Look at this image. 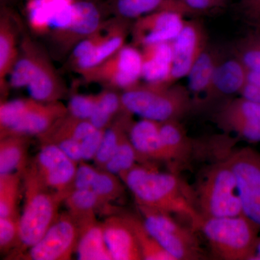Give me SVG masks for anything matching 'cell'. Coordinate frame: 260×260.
<instances>
[{
  "label": "cell",
  "mask_w": 260,
  "mask_h": 260,
  "mask_svg": "<svg viewBox=\"0 0 260 260\" xmlns=\"http://www.w3.org/2000/svg\"><path fill=\"white\" fill-rule=\"evenodd\" d=\"M100 23V14L95 5L90 2L73 3V20L70 30L80 34H93Z\"/></svg>",
  "instance_id": "28"
},
{
  "label": "cell",
  "mask_w": 260,
  "mask_h": 260,
  "mask_svg": "<svg viewBox=\"0 0 260 260\" xmlns=\"http://www.w3.org/2000/svg\"><path fill=\"white\" fill-rule=\"evenodd\" d=\"M121 107V97L112 92L103 93L97 97L96 105L89 120L96 129H106Z\"/></svg>",
  "instance_id": "32"
},
{
  "label": "cell",
  "mask_w": 260,
  "mask_h": 260,
  "mask_svg": "<svg viewBox=\"0 0 260 260\" xmlns=\"http://www.w3.org/2000/svg\"><path fill=\"white\" fill-rule=\"evenodd\" d=\"M80 260H112L102 223L94 221L81 229L76 249Z\"/></svg>",
  "instance_id": "21"
},
{
  "label": "cell",
  "mask_w": 260,
  "mask_h": 260,
  "mask_svg": "<svg viewBox=\"0 0 260 260\" xmlns=\"http://www.w3.org/2000/svg\"><path fill=\"white\" fill-rule=\"evenodd\" d=\"M140 159L134 146L130 141L129 135H126L116 151L109 159L104 170L120 176L135 167L137 160Z\"/></svg>",
  "instance_id": "31"
},
{
  "label": "cell",
  "mask_w": 260,
  "mask_h": 260,
  "mask_svg": "<svg viewBox=\"0 0 260 260\" xmlns=\"http://www.w3.org/2000/svg\"><path fill=\"white\" fill-rule=\"evenodd\" d=\"M13 44L9 34L2 30L0 36V71L4 76L13 59Z\"/></svg>",
  "instance_id": "43"
},
{
  "label": "cell",
  "mask_w": 260,
  "mask_h": 260,
  "mask_svg": "<svg viewBox=\"0 0 260 260\" xmlns=\"http://www.w3.org/2000/svg\"><path fill=\"white\" fill-rule=\"evenodd\" d=\"M128 135L140 160L171 164L160 138L158 121L143 119L131 124Z\"/></svg>",
  "instance_id": "16"
},
{
  "label": "cell",
  "mask_w": 260,
  "mask_h": 260,
  "mask_svg": "<svg viewBox=\"0 0 260 260\" xmlns=\"http://www.w3.org/2000/svg\"><path fill=\"white\" fill-rule=\"evenodd\" d=\"M124 38L121 35L116 36L108 39L102 44L95 46L93 50L88 55L78 59V65L83 70L90 69L100 64L104 59L120 49Z\"/></svg>",
  "instance_id": "34"
},
{
  "label": "cell",
  "mask_w": 260,
  "mask_h": 260,
  "mask_svg": "<svg viewBox=\"0 0 260 260\" xmlns=\"http://www.w3.org/2000/svg\"><path fill=\"white\" fill-rule=\"evenodd\" d=\"M223 55L217 48L212 47L208 44L203 54L198 58V60L193 65L189 74V90L191 93L198 97L201 94H205L208 88L215 70L221 59Z\"/></svg>",
  "instance_id": "19"
},
{
  "label": "cell",
  "mask_w": 260,
  "mask_h": 260,
  "mask_svg": "<svg viewBox=\"0 0 260 260\" xmlns=\"http://www.w3.org/2000/svg\"><path fill=\"white\" fill-rule=\"evenodd\" d=\"M95 44L91 40H85L83 42L79 43L76 47L75 48L74 54L75 57L77 59H79L80 58H83L84 56L88 55L93 50L94 48L95 47Z\"/></svg>",
  "instance_id": "46"
},
{
  "label": "cell",
  "mask_w": 260,
  "mask_h": 260,
  "mask_svg": "<svg viewBox=\"0 0 260 260\" xmlns=\"http://www.w3.org/2000/svg\"><path fill=\"white\" fill-rule=\"evenodd\" d=\"M189 15L206 13L225 6L230 0H181Z\"/></svg>",
  "instance_id": "42"
},
{
  "label": "cell",
  "mask_w": 260,
  "mask_h": 260,
  "mask_svg": "<svg viewBox=\"0 0 260 260\" xmlns=\"http://www.w3.org/2000/svg\"><path fill=\"white\" fill-rule=\"evenodd\" d=\"M237 9L243 21L252 29L260 30V0H240Z\"/></svg>",
  "instance_id": "39"
},
{
  "label": "cell",
  "mask_w": 260,
  "mask_h": 260,
  "mask_svg": "<svg viewBox=\"0 0 260 260\" xmlns=\"http://www.w3.org/2000/svg\"><path fill=\"white\" fill-rule=\"evenodd\" d=\"M225 158L237 181L242 214L260 229V153L246 147Z\"/></svg>",
  "instance_id": "7"
},
{
  "label": "cell",
  "mask_w": 260,
  "mask_h": 260,
  "mask_svg": "<svg viewBox=\"0 0 260 260\" xmlns=\"http://www.w3.org/2000/svg\"><path fill=\"white\" fill-rule=\"evenodd\" d=\"M219 127L250 143H260V104L240 96L224 102L214 114Z\"/></svg>",
  "instance_id": "10"
},
{
  "label": "cell",
  "mask_w": 260,
  "mask_h": 260,
  "mask_svg": "<svg viewBox=\"0 0 260 260\" xmlns=\"http://www.w3.org/2000/svg\"><path fill=\"white\" fill-rule=\"evenodd\" d=\"M98 171L99 169H95L91 166L85 164L84 160L80 162L78 164L76 174H75L73 190L91 189L93 181L96 177Z\"/></svg>",
  "instance_id": "40"
},
{
  "label": "cell",
  "mask_w": 260,
  "mask_h": 260,
  "mask_svg": "<svg viewBox=\"0 0 260 260\" xmlns=\"http://www.w3.org/2000/svg\"><path fill=\"white\" fill-rule=\"evenodd\" d=\"M131 124L129 120L124 118V121L106 129L102 144L93 159L98 169H104L109 159L120 145L124 137L127 135L126 131L129 130Z\"/></svg>",
  "instance_id": "29"
},
{
  "label": "cell",
  "mask_w": 260,
  "mask_h": 260,
  "mask_svg": "<svg viewBox=\"0 0 260 260\" xmlns=\"http://www.w3.org/2000/svg\"><path fill=\"white\" fill-rule=\"evenodd\" d=\"M102 224L104 237L113 259H143L134 233L123 215H113Z\"/></svg>",
  "instance_id": "14"
},
{
  "label": "cell",
  "mask_w": 260,
  "mask_h": 260,
  "mask_svg": "<svg viewBox=\"0 0 260 260\" xmlns=\"http://www.w3.org/2000/svg\"><path fill=\"white\" fill-rule=\"evenodd\" d=\"M22 172L0 174V218H19Z\"/></svg>",
  "instance_id": "26"
},
{
  "label": "cell",
  "mask_w": 260,
  "mask_h": 260,
  "mask_svg": "<svg viewBox=\"0 0 260 260\" xmlns=\"http://www.w3.org/2000/svg\"><path fill=\"white\" fill-rule=\"evenodd\" d=\"M122 183L116 174L104 169H99L91 189L99 197L104 207L120 198L124 193Z\"/></svg>",
  "instance_id": "30"
},
{
  "label": "cell",
  "mask_w": 260,
  "mask_h": 260,
  "mask_svg": "<svg viewBox=\"0 0 260 260\" xmlns=\"http://www.w3.org/2000/svg\"><path fill=\"white\" fill-rule=\"evenodd\" d=\"M249 70L236 56L224 58L219 63L208 90L205 102L240 93L248 82Z\"/></svg>",
  "instance_id": "13"
},
{
  "label": "cell",
  "mask_w": 260,
  "mask_h": 260,
  "mask_svg": "<svg viewBox=\"0 0 260 260\" xmlns=\"http://www.w3.org/2000/svg\"><path fill=\"white\" fill-rule=\"evenodd\" d=\"M126 112L158 122L179 120L194 106L189 88L181 85L135 87L121 96Z\"/></svg>",
  "instance_id": "3"
},
{
  "label": "cell",
  "mask_w": 260,
  "mask_h": 260,
  "mask_svg": "<svg viewBox=\"0 0 260 260\" xmlns=\"http://www.w3.org/2000/svg\"><path fill=\"white\" fill-rule=\"evenodd\" d=\"M143 64V54L136 49L132 47L122 48L116 58L113 76L114 83L126 90L135 88L142 77Z\"/></svg>",
  "instance_id": "22"
},
{
  "label": "cell",
  "mask_w": 260,
  "mask_h": 260,
  "mask_svg": "<svg viewBox=\"0 0 260 260\" xmlns=\"http://www.w3.org/2000/svg\"><path fill=\"white\" fill-rule=\"evenodd\" d=\"M194 193L195 206L201 217L224 218L242 215L237 181L225 158L206 169Z\"/></svg>",
  "instance_id": "5"
},
{
  "label": "cell",
  "mask_w": 260,
  "mask_h": 260,
  "mask_svg": "<svg viewBox=\"0 0 260 260\" xmlns=\"http://www.w3.org/2000/svg\"><path fill=\"white\" fill-rule=\"evenodd\" d=\"M172 44L173 64L169 85L187 76L193 65L208 47V34L204 24L198 20H186Z\"/></svg>",
  "instance_id": "11"
},
{
  "label": "cell",
  "mask_w": 260,
  "mask_h": 260,
  "mask_svg": "<svg viewBox=\"0 0 260 260\" xmlns=\"http://www.w3.org/2000/svg\"><path fill=\"white\" fill-rule=\"evenodd\" d=\"M32 165L44 184L64 201L73 191L78 164L57 145L46 143L42 144Z\"/></svg>",
  "instance_id": "9"
},
{
  "label": "cell",
  "mask_w": 260,
  "mask_h": 260,
  "mask_svg": "<svg viewBox=\"0 0 260 260\" xmlns=\"http://www.w3.org/2000/svg\"><path fill=\"white\" fill-rule=\"evenodd\" d=\"M52 144L57 145L70 159L77 164H79L83 161L81 142L73 139H61L56 140Z\"/></svg>",
  "instance_id": "44"
},
{
  "label": "cell",
  "mask_w": 260,
  "mask_h": 260,
  "mask_svg": "<svg viewBox=\"0 0 260 260\" xmlns=\"http://www.w3.org/2000/svg\"><path fill=\"white\" fill-rule=\"evenodd\" d=\"M106 129H96L81 141L83 160H93L99 151Z\"/></svg>",
  "instance_id": "41"
},
{
  "label": "cell",
  "mask_w": 260,
  "mask_h": 260,
  "mask_svg": "<svg viewBox=\"0 0 260 260\" xmlns=\"http://www.w3.org/2000/svg\"><path fill=\"white\" fill-rule=\"evenodd\" d=\"M35 100H17L3 103L0 107L1 138H4L31 107Z\"/></svg>",
  "instance_id": "33"
},
{
  "label": "cell",
  "mask_w": 260,
  "mask_h": 260,
  "mask_svg": "<svg viewBox=\"0 0 260 260\" xmlns=\"http://www.w3.org/2000/svg\"><path fill=\"white\" fill-rule=\"evenodd\" d=\"M28 90L32 99L38 102H51L55 98V85L52 78L41 67L28 84Z\"/></svg>",
  "instance_id": "35"
},
{
  "label": "cell",
  "mask_w": 260,
  "mask_h": 260,
  "mask_svg": "<svg viewBox=\"0 0 260 260\" xmlns=\"http://www.w3.org/2000/svg\"><path fill=\"white\" fill-rule=\"evenodd\" d=\"M239 95L252 102L260 104V86L248 81L242 89Z\"/></svg>",
  "instance_id": "45"
},
{
  "label": "cell",
  "mask_w": 260,
  "mask_h": 260,
  "mask_svg": "<svg viewBox=\"0 0 260 260\" xmlns=\"http://www.w3.org/2000/svg\"><path fill=\"white\" fill-rule=\"evenodd\" d=\"M39 65L31 59H22L15 64L10 76V84L14 88L28 86Z\"/></svg>",
  "instance_id": "37"
},
{
  "label": "cell",
  "mask_w": 260,
  "mask_h": 260,
  "mask_svg": "<svg viewBox=\"0 0 260 260\" xmlns=\"http://www.w3.org/2000/svg\"><path fill=\"white\" fill-rule=\"evenodd\" d=\"M250 259L260 260V237H258L256 240L255 246H254V251H253L252 255Z\"/></svg>",
  "instance_id": "48"
},
{
  "label": "cell",
  "mask_w": 260,
  "mask_h": 260,
  "mask_svg": "<svg viewBox=\"0 0 260 260\" xmlns=\"http://www.w3.org/2000/svg\"><path fill=\"white\" fill-rule=\"evenodd\" d=\"M122 215L134 233L143 259L174 260V258L162 249V246L149 233L143 220L132 214H124Z\"/></svg>",
  "instance_id": "25"
},
{
  "label": "cell",
  "mask_w": 260,
  "mask_h": 260,
  "mask_svg": "<svg viewBox=\"0 0 260 260\" xmlns=\"http://www.w3.org/2000/svg\"><path fill=\"white\" fill-rule=\"evenodd\" d=\"M149 233L174 260L201 259L203 251L194 229L178 223L172 214L148 207L139 206Z\"/></svg>",
  "instance_id": "6"
},
{
  "label": "cell",
  "mask_w": 260,
  "mask_h": 260,
  "mask_svg": "<svg viewBox=\"0 0 260 260\" xmlns=\"http://www.w3.org/2000/svg\"><path fill=\"white\" fill-rule=\"evenodd\" d=\"M96 102L97 97L75 95L70 102V114L76 119L89 120L95 109Z\"/></svg>",
  "instance_id": "38"
},
{
  "label": "cell",
  "mask_w": 260,
  "mask_h": 260,
  "mask_svg": "<svg viewBox=\"0 0 260 260\" xmlns=\"http://www.w3.org/2000/svg\"><path fill=\"white\" fill-rule=\"evenodd\" d=\"M19 218H0V249L9 252L20 244Z\"/></svg>",
  "instance_id": "36"
},
{
  "label": "cell",
  "mask_w": 260,
  "mask_h": 260,
  "mask_svg": "<svg viewBox=\"0 0 260 260\" xmlns=\"http://www.w3.org/2000/svg\"><path fill=\"white\" fill-rule=\"evenodd\" d=\"M248 81L256 84L260 86V73L249 71L248 73Z\"/></svg>",
  "instance_id": "47"
},
{
  "label": "cell",
  "mask_w": 260,
  "mask_h": 260,
  "mask_svg": "<svg viewBox=\"0 0 260 260\" xmlns=\"http://www.w3.org/2000/svg\"><path fill=\"white\" fill-rule=\"evenodd\" d=\"M68 213L82 228L96 221L97 210L104 208L99 197L91 189H74L64 200Z\"/></svg>",
  "instance_id": "23"
},
{
  "label": "cell",
  "mask_w": 260,
  "mask_h": 260,
  "mask_svg": "<svg viewBox=\"0 0 260 260\" xmlns=\"http://www.w3.org/2000/svg\"><path fill=\"white\" fill-rule=\"evenodd\" d=\"M65 113L66 109L60 104L44 105L35 101L4 138L10 135L42 136L55 125L56 122L64 116Z\"/></svg>",
  "instance_id": "15"
},
{
  "label": "cell",
  "mask_w": 260,
  "mask_h": 260,
  "mask_svg": "<svg viewBox=\"0 0 260 260\" xmlns=\"http://www.w3.org/2000/svg\"><path fill=\"white\" fill-rule=\"evenodd\" d=\"M159 131L171 164L177 167L189 161L194 144L180 121L174 119L159 122Z\"/></svg>",
  "instance_id": "18"
},
{
  "label": "cell",
  "mask_w": 260,
  "mask_h": 260,
  "mask_svg": "<svg viewBox=\"0 0 260 260\" xmlns=\"http://www.w3.org/2000/svg\"><path fill=\"white\" fill-rule=\"evenodd\" d=\"M24 194L23 210L19 218L20 244L18 254L37 244L59 217L62 199L51 190L38 175L34 166L22 172Z\"/></svg>",
  "instance_id": "2"
},
{
  "label": "cell",
  "mask_w": 260,
  "mask_h": 260,
  "mask_svg": "<svg viewBox=\"0 0 260 260\" xmlns=\"http://www.w3.org/2000/svg\"><path fill=\"white\" fill-rule=\"evenodd\" d=\"M184 15L172 10H159L145 15L135 25V38L144 47L172 42L185 23Z\"/></svg>",
  "instance_id": "12"
},
{
  "label": "cell",
  "mask_w": 260,
  "mask_h": 260,
  "mask_svg": "<svg viewBox=\"0 0 260 260\" xmlns=\"http://www.w3.org/2000/svg\"><path fill=\"white\" fill-rule=\"evenodd\" d=\"M197 230L204 236L214 256L224 260L250 259L259 228L245 215L204 218Z\"/></svg>",
  "instance_id": "4"
},
{
  "label": "cell",
  "mask_w": 260,
  "mask_h": 260,
  "mask_svg": "<svg viewBox=\"0 0 260 260\" xmlns=\"http://www.w3.org/2000/svg\"><path fill=\"white\" fill-rule=\"evenodd\" d=\"M232 54L249 71L260 73V30L252 29L234 43Z\"/></svg>",
  "instance_id": "27"
},
{
  "label": "cell",
  "mask_w": 260,
  "mask_h": 260,
  "mask_svg": "<svg viewBox=\"0 0 260 260\" xmlns=\"http://www.w3.org/2000/svg\"><path fill=\"white\" fill-rule=\"evenodd\" d=\"M143 54L142 78L148 85L167 86L172 73L173 48L172 42L159 43L145 47Z\"/></svg>",
  "instance_id": "17"
},
{
  "label": "cell",
  "mask_w": 260,
  "mask_h": 260,
  "mask_svg": "<svg viewBox=\"0 0 260 260\" xmlns=\"http://www.w3.org/2000/svg\"><path fill=\"white\" fill-rule=\"evenodd\" d=\"M116 9L123 18H138L159 10H172L189 15L181 0H115Z\"/></svg>",
  "instance_id": "24"
},
{
  "label": "cell",
  "mask_w": 260,
  "mask_h": 260,
  "mask_svg": "<svg viewBox=\"0 0 260 260\" xmlns=\"http://www.w3.org/2000/svg\"><path fill=\"white\" fill-rule=\"evenodd\" d=\"M119 178L139 206L182 215L197 230L201 215L195 206L194 190L175 174L135 165Z\"/></svg>",
  "instance_id": "1"
},
{
  "label": "cell",
  "mask_w": 260,
  "mask_h": 260,
  "mask_svg": "<svg viewBox=\"0 0 260 260\" xmlns=\"http://www.w3.org/2000/svg\"><path fill=\"white\" fill-rule=\"evenodd\" d=\"M29 138L25 135H10L0 142V174L22 172L28 166Z\"/></svg>",
  "instance_id": "20"
},
{
  "label": "cell",
  "mask_w": 260,
  "mask_h": 260,
  "mask_svg": "<svg viewBox=\"0 0 260 260\" xmlns=\"http://www.w3.org/2000/svg\"><path fill=\"white\" fill-rule=\"evenodd\" d=\"M81 227L69 213L59 215L44 237L28 249L25 259L69 260L77 246Z\"/></svg>",
  "instance_id": "8"
}]
</instances>
